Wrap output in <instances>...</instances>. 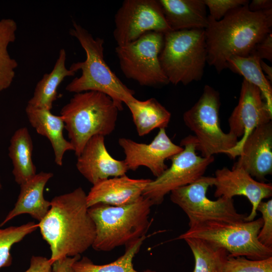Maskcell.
Segmentation results:
<instances>
[{
  "label": "cell",
  "instance_id": "cell-8",
  "mask_svg": "<svg viewBox=\"0 0 272 272\" xmlns=\"http://www.w3.org/2000/svg\"><path fill=\"white\" fill-rule=\"evenodd\" d=\"M219 92L205 85L198 101L183 115L185 125L194 133L197 143V150L201 156L209 157L226 154L238 143V138L230 132H224L220 127Z\"/></svg>",
  "mask_w": 272,
  "mask_h": 272
},
{
  "label": "cell",
  "instance_id": "cell-32",
  "mask_svg": "<svg viewBox=\"0 0 272 272\" xmlns=\"http://www.w3.org/2000/svg\"><path fill=\"white\" fill-rule=\"evenodd\" d=\"M210 12L209 15L215 21L221 20L231 10L248 4L247 0H203Z\"/></svg>",
  "mask_w": 272,
  "mask_h": 272
},
{
  "label": "cell",
  "instance_id": "cell-26",
  "mask_svg": "<svg viewBox=\"0 0 272 272\" xmlns=\"http://www.w3.org/2000/svg\"><path fill=\"white\" fill-rule=\"evenodd\" d=\"M183 240L194 257L193 272H222L229 254L226 250L199 238H186Z\"/></svg>",
  "mask_w": 272,
  "mask_h": 272
},
{
  "label": "cell",
  "instance_id": "cell-2",
  "mask_svg": "<svg viewBox=\"0 0 272 272\" xmlns=\"http://www.w3.org/2000/svg\"><path fill=\"white\" fill-rule=\"evenodd\" d=\"M272 9L250 11L248 4L233 9L221 20L209 16L205 29L207 63L219 73L227 68L232 56H247L271 32Z\"/></svg>",
  "mask_w": 272,
  "mask_h": 272
},
{
  "label": "cell",
  "instance_id": "cell-27",
  "mask_svg": "<svg viewBox=\"0 0 272 272\" xmlns=\"http://www.w3.org/2000/svg\"><path fill=\"white\" fill-rule=\"evenodd\" d=\"M16 22L12 19L0 20V92L9 88L15 77L17 61L11 57L9 45L16 39Z\"/></svg>",
  "mask_w": 272,
  "mask_h": 272
},
{
  "label": "cell",
  "instance_id": "cell-15",
  "mask_svg": "<svg viewBox=\"0 0 272 272\" xmlns=\"http://www.w3.org/2000/svg\"><path fill=\"white\" fill-rule=\"evenodd\" d=\"M215 187L214 196L233 198L236 195L246 197L252 209L244 221L254 220L257 215V208L262 199L272 195V185L255 180L243 169L233 167L231 169L223 167L217 169L214 177Z\"/></svg>",
  "mask_w": 272,
  "mask_h": 272
},
{
  "label": "cell",
  "instance_id": "cell-6",
  "mask_svg": "<svg viewBox=\"0 0 272 272\" xmlns=\"http://www.w3.org/2000/svg\"><path fill=\"white\" fill-rule=\"evenodd\" d=\"M207 55L204 29L171 31L164 34L159 60L169 83L186 85L202 79Z\"/></svg>",
  "mask_w": 272,
  "mask_h": 272
},
{
  "label": "cell",
  "instance_id": "cell-5",
  "mask_svg": "<svg viewBox=\"0 0 272 272\" xmlns=\"http://www.w3.org/2000/svg\"><path fill=\"white\" fill-rule=\"evenodd\" d=\"M119 111L110 97L93 91L75 93L62 107L60 115L77 157L92 137L113 131Z\"/></svg>",
  "mask_w": 272,
  "mask_h": 272
},
{
  "label": "cell",
  "instance_id": "cell-24",
  "mask_svg": "<svg viewBox=\"0 0 272 272\" xmlns=\"http://www.w3.org/2000/svg\"><path fill=\"white\" fill-rule=\"evenodd\" d=\"M131 114L138 135L143 137L156 128H165L170 122V112L155 98L144 101L135 98L125 104Z\"/></svg>",
  "mask_w": 272,
  "mask_h": 272
},
{
  "label": "cell",
  "instance_id": "cell-37",
  "mask_svg": "<svg viewBox=\"0 0 272 272\" xmlns=\"http://www.w3.org/2000/svg\"><path fill=\"white\" fill-rule=\"evenodd\" d=\"M260 65L263 74L268 78V80L271 83L272 81V67L265 63L263 60H260Z\"/></svg>",
  "mask_w": 272,
  "mask_h": 272
},
{
  "label": "cell",
  "instance_id": "cell-16",
  "mask_svg": "<svg viewBox=\"0 0 272 272\" xmlns=\"http://www.w3.org/2000/svg\"><path fill=\"white\" fill-rule=\"evenodd\" d=\"M238 160L233 167L243 169L252 177L264 182L272 173L271 121L256 127L247 137Z\"/></svg>",
  "mask_w": 272,
  "mask_h": 272
},
{
  "label": "cell",
  "instance_id": "cell-21",
  "mask_svg": "<svg viewBox=\"0 0 272 272\" xmlns=\"http://www.w3.org/2000/svg\"><path fill=\"white\" fill-rule=\"evenodd\" d=\"M171 31L205 29L209 15L203 0H158Z\"/></svg>",
  "mask_w": 272,
  "mask_h": 272
},
{
  "label": "cell",
  "instance_id": "cell-34",
  "mask_svg": "<svg viewBox=\"0 0 272 272\" xmlns=\"http://www.w3.org/2000/svg\"><path fill=\"white\" fill-rule=\"evenodd\" d=\"M25 272H53L52 264L45 257L32 256L29 267Z\"/></svg>",
  "mask_w": 272,
  "mask_h": 272
},
{
  "label": "cell",
  "instance_id": "cell-36",
  "mask_svg": "<svg viewBox=\"0 0 272 272\" xmlns=\"http://www.w3.org/2000/svg\"><path fill=\"white\" fill-rule=\"evenodd\" d=\"M249 10L252 12H259L272 9L271 0H252L248 4Z\"/></svg>",
  "mask_w": 272,
  "mask_h": 272
},
{
  "label": "cell",
  "instance_id": "cell-7",
  "mask_svg": "<svg viewBox=\"0 0 272 272\" xmlns=\"http://www.w3.org/2000/svg\"><path fill=\"white\" fill-rule=\"evenodd\" d=\"M262 218L251 221L229 223L207 221L191 226L177 239L196 238L224 248L229 255L242 256L253 260L272 257V249L260 243L257 239L262 227Z\"/></svg>",
  "mask_w": 272,
  "mask_h": 272
},
{
  "label": "cell",
  "instance_id": "cell-10",
  "mask_svg": "<svg viewBox=\"0 0 272 272\" xmlns=\"http://www.w3.org/2000/svg\"><path fill=\"white\" fill-rule=\"evenodd\" d=\"M182 151L171 157V164L161 175L151 180L144 189L143 196L153 205L161 204L166 195L179 187L188 185L203 176L214 156L205 157L196 153L197 141L193 135L181 140Z\"/></svg>",
  "mask_w": 272,
  "mask_h": 272
},
{
  "label": "cell",
  "instance_id": "cell-4",
  "mask_svg": "<svg viewBox=\"0 0 272 272\" xmlns=\"http://www.w3.org/2000/svg\"><path fill=\"white\" fill-rule=\"evenodd\" d=\"M153 206L142 195L125 206L97 203L88 208L96 229L92 247L97 251H109L121 246L126 247L145 236Z\"/></svg>",
  "mask_w": 272,
  "mask_h": 272
},
{
  "label": "cell",
  "instance_id": "cell-25",
  "mask_svg": "<svg viewBox=\"0 0 272 272\" xmlns=\"http://www.w3.org/2000/svg\"><path fill=\"white\" fill-rule=\"evenodd\" d=\"M260 60L253 54L247 56H233L228 60L227 68L242 76L244 80L258 88L272 112V88L261 70Z\"/></svg>",
  "mask_w": 272,
  "mask_h": 272
},
{
  "label": "cell",
  "instance_id": "cell-22",
  "mask_svg": "<svg viewBox=\"0 0 272 272\" xmlns=\"http://www.w3.org/2000/svg\"><path fill=\"white\" fill-rule=\"evenodd\" d=\"M8 150L15 181L20 185L36 174L32 160L33 141L26 127H21L15 131L10 139Z\"/></svg>",
  "mask_w": 272,
  "mask_h": 272
},
{
  "label": "cell",
  "instance_id": "cell-3",
  "mask_svg": "<svg viewBox=\"0 0 272 272\" xmlns=\"http://www.w3.org/2000/svg\"><path fill=\"white\" fill-rule=\"evenodd\" d=\"M70 35L79 42L86 52L85 60L73 63L70 69L76 73L81 70L79 77L73 79L65 87L71 93L93 91L110 97L120 111L125 104L135 98L134 90L128 88L116 76L105 60L103 39L94 38L85 28L75 21Z\"/></svg>",
  "mask_w": 272,
  "mask_h": 272
},
{
  "label": "cell",
  "instance_id": "cell-30",
  "mask_svg": "<svg viewBox=\"0 0 272 272\" xmlns=\"http://www.w3.org/2000/svg\"><path fill=\"white\" fill-rule=\"evenodd\" d=\"M222 272H272V257L253 260L228 254Z\"/></svg>",
  "mask_w": 272,
  "mask_h": 272
},
{
  "label": "cell",
  "instance_id": "cell-17",
  "mask_svg": "<svg viewBox=\"0 0 272 272\" xmlns=\"http://www.w3.org/2000/svg\"><path fill=\"white\" fill-rule=\"evenodd\" d=\"M77 157L78 170L92 184L111 177L126 175L128 170L124 160H118L110 155L102 135L90 138Z\"/></svg>",
  "mask_w": 272,
  "mask_h": 272
},
{
  "label": "cell",
  "instance_id": "cell-9",
  "mask_svg": "<svg viewBox=\"0 0 272 272\" xmlns=\"http://www.w3.org/2000/svg\"><path fill=\"white\" fill-rule=\"evenodd\" d=\"M164 34L147 32L134 41L116 47L120 68L127 79L148 87L169 83L159 60Z\"/></svg>",
  "mask_w": 272,
  "mask_h": 272
},
{
  "label": "cell",
  "instance_id": "cell-33",
  "mask_svg": "<svg viewBox=\"0 0 272 272\" xmlns=\"http://www.w3.org/2000/svg\"><path fill=\"white\" fill-rule=\"evenodd\" d=\"M251 54H255L260 60L265 59L269 61H272L271 32L268 34L256 45Z\"/></svg>",
  "mask_w": 272,
  "mask_h": 272
},
{
  "label": "cell",
  "instance_id": "cell-31",
  "mask_svg": "<svg viewBox=\"0 0 272 272\" xmlns=\"http://www.w3.org/2000/svg\"><path fill=\"white\" fill-rule=\"evenodd\" d=\"M262 215L263 224L258 234L259 242L265 247L272 249V199L261 201L257 211Z\"/></svg>",
  "mask_w": 272,
  "mask_h": 272
},
{
  "label": "cell",
  "instance_id": "cell-19",
  "mask_svg": "<svg viewBox=\"0 0 272 272\" xmlns=\"http://www.w3.org/2000/svg\"><path fill=\"white\" fill-rule=\"evenodd\" d=\"M53 176L51 172L41 171L21 184L20 193L15 206L1 222L0 227L17 216L24 214H29L40 222L50 207V201L44 198L43 191L46 183Z\"/></svg>",
  "mask_w": 272,
  "mask_h": 272
},
{
  "label": "cell",
  "instance_id": "cell-38",
  "mask_svg": "<svg viewBox=\"0 0 272 272\" xmlns=\"http://www.w3.org/2000/svg\"><path fill=\"white\" fill-rule=\"evenodd\" d=\"M2 188V180H1V177L0 174V191L1 190Z\"/></svg>",
  "mask_w": 272,
  "mask_h": 272
},
{
  "label": "cell",
  "instance_id": "cell-35",
  "mask_svg": "<svg viewBox=\"0 0 272 272\" xmlns=\"http://www.w3.org/2000/svg\"><path fill=\"white\" fill-rule=\"evenodd\" d=\"M81 258V255L65 257L54 261L52 264L53 272H74V263Z\"/></svg>",
  "mask_w": 272,
  "mask_h": 272
},
{
  "label": "cell",
  "instance_id": "cell-28",
  "mask_svg": "<svg viewBox=\"0 0 272 272\" xmlns=\"http://www.w3.org/2000/svg\"><path fill=\"white\" fill-rule=\"evenodd\" d=\"M145 239L146 236H144L125 247L122 255L107 264H95L89 258L84 256L74 263V272H141L134 268L132 261ZM142 272L156 271L148 269Z\"/></svg>",
  "mask_w": 272,
  "mask_h": 272
},
{
  "label": "cell",
  "instance_id": "cell-29",
  "mask_svg": "<svg viewBox=\"0 0 272 272\" xmlns=\"http://www.w3.org/2000/svg\"><path fill=\"white\" fill-rule=\"evenodd\" d=\"M38 228V224L28 222L19 226L0 229V268L11 265L12 247Z\"/></svg>",
  "mask_w": 272,
  "mask_h": 272
},
{
  "label": "cell",
  "instance_id": "cell-18",
  "mask_svg": "<svg viewBox=\"0 0 272 272\" xmlns=\"http://www.w3.org/2000/svg\"><path fill=\"white\" fill-rule=\"evenodd\" d=\"M150 179H133L126 175L109 178L93 184L87 194V204L89 208L97 203L122 206L138 200Z\"/></svg>",
  "mask_w": 272,
  "mask_h": 272
},
{
  "label": "cell",
  "instance_id": "cell-12",
  "mask_svg": "<svg viewBox=\"0 0 272 272\" xmlns=\"http://www.w3.org/2000/svg\"><path fill=\"white\" fill-rule=\"evenodd\" d=\"M113 35L117 45L138 39L145 33L171 31L157 0H125L114 17Z\"/></svg>",
  "mask_w": 272,
  "mask_h": 272
},
{
  "label": "cell",
  "instance_id": "cell-20",
  "mask_svg": "<svg viewBox=\"0 0 272 272\" xmlns=\"http://www.w3.org/2000/svg\"><path fill=\"white\" fill-rule=\"evenodd\" d=\"M25 112L28 121L37 132L50 142L54 153V162L59 166L63 164V156L74 147L63 136L64 123L60 115L52 114L51 110L27 105Z\"/></svg>",
  "mask_w": 272,
  "mask_h": 272
},
{
  "label": "cell",
  "instance_id": "cell-1",
  "mask_svg": "<svg viewBox=\"0 0 272 272\" xmlns=\"http://www.w3.org/2000/svg\"><path fill=\"white\" fill-rule=\"evenodd\" d=\"M45 217L38 224L42 238L49 244L52 263L65 257L80 255L92 246L95 224L88 212L87 194L78 187L54 197Z\"/></svg>",
  "mask_w": 272,
  "mask_h": 272
},
{
  "label": "cell",
  "instance_id": "cell-23",
  "mask_svg": "<svg viewBox=\"0 0 272 272\" xmlns=\"http://www.w3.org/2000/svg\"><path fill=\"white\" fill-rule=\"evenodd\" d=\"M66 54L61 49L55 64L49 73L45 74L37 83L32 97L27 105L51 110L57 97V88L65 78L74 76L76 72L65 66Z\"/></svg>",
  "mask_w": 272,
  "mask_h": 272
},
{
  "label": "cell",
  "instance_id": "cell-14",
  "mask_svg": "<svg viewBox=\"0 0 272 272\" xmlns=\"http://www.w3.org/2000/svg\"><path fill=\"white\" fill-rule=\"evenodd\" d=\"M118 144L125 154L124 161L128 170L135 171L140 166H145L156 177L168 168L165 160L183 149L172 142L165 128H160L149 144L138 143L125 138L119 139Z\"/></svg>",
  "mask_w": 272,
  "mask_h": 272
},
{
  "label": "cell",
  "instance_id": "cell-13",
  "mask_svg": "<svg viewBox=\"0 0 272 272\" xmlns=\"http://www.w3.org/2000/svg\"><path fill=\"white\" fill-rule=\"evenodd\" d=\"M271 112L260 91L243 80L238 104L228 119L229 132L237 138L242 137L236 146L226 154L231 158L239 157L247 137L257 126L271 121Z\"/></svg>",
  "mask_w": 272,
  "mask_h": 272
},
{
  "label": "cell",
  "instance_id": "cell-11",
  "mask_svg": "<svg viewBox=\"0 0 272 272\" xmlns=\"http://www.w3.org/2000/svg\"><path fill=\"white\" fill-rule=\"evenodd\" d=\"M214 182V177L203 176L170 192L171 201L186 214L189 226L207 221H244L245 215L237 212L233 198L221 197L213 200L208 197V189Z\"/></svg>",
  "mask_w": 272,
  "mask_h": 272
}]
</instances>
